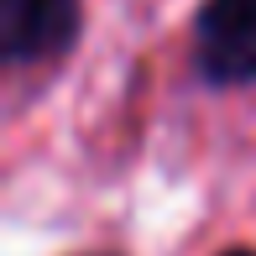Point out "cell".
Segmentation results:
<instances>
[{"instance_id":"6da1fadb","label":"cell","mask_w":256,"mask_h":256,"mask_svg":"<svg viewBox=\"0 0 256 256\" xmlns=\"http://www.w3.org/2000/svg\"><path fill=\"white\" fill-rule=\"evenodd\" d=\"M199 68L220 84L256 78V0H209L199 16Z\"/></svg>"},{"instance_id":"7a4b0ae2","label":"cell","mask_w":256,"mask_h":256,"mask_svg":"<svg viewBox=\"0 0 256 256\" xmlns=\"http://www.w3.org/2000/svg\"><path fill=\"white\" fill-rule=\"evenodd\" d=\"M78 32V0H0V42L10 63L58 58Z\"/></svg>"},{"instance_id":"3957f363","label":"cell","mask_w":256,"mask_h":256,"mask_svg":"<svg viewBox=\"0 0 256 256\" xmlns=\"http://www.w3.org/2000/svg\"><path fill=\"white\" fill-rule=\"evenodd\" d=\"M225 256H256V251H225Z\"/></svg>"}]
</instances>
